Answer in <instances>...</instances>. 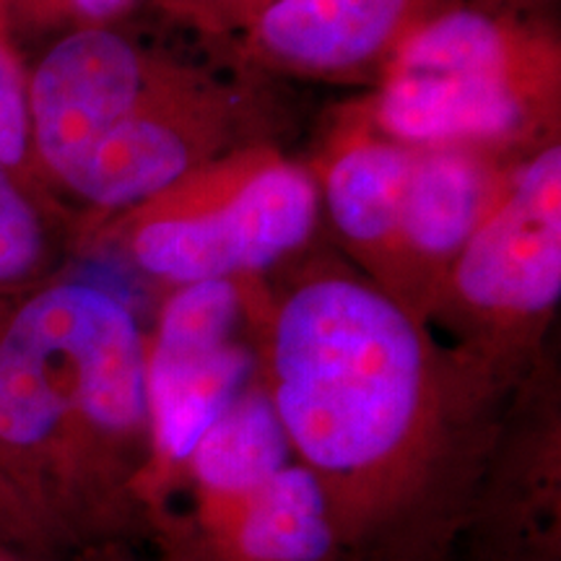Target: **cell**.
Returning a JSON list of instances; mask_svg holds the SVG:
<instances>
[{"instance_id": "obj_5", "label": "cell", "mask_w": 561, "mask_h": 561, "mask_svg": "<svg viewBox=\"0 0 561 561\" xmlns=\"http://www.w3.org/2000/svg\"><path fill=\"white\" fill-rule=\"evenodd\" d=\"M561 297V146L515 164L502 198L426 305L424 320L458 351L517 388L541 364Z\"/></svg>"}, {"instance_id": "obj_8", "label": "cell", "mask_w": 561, "mask_h": 561, "mask_svg": "<svg viewBox=\"0 0 561 561\" xmlns=\"http://www.w3.org/2000/svg\"><path fill=\"white\" fill-rule=\"evenodd\" d=\"M240 96L182 66L115 125L66 195L100 219L125 214L210 161L244 149Z\"/></svg>"}, {"instance_id": "obj_12", "label": "cell", "mask_w": 561, "mask_h": 561, "mask_svg": "<svg viewBox=\"0 0 561 561\" xmlns=\"http://www.w3.org/2000/svg\"><path fill=\"white\" fill-rule=\"evenodd\" d=\"M458 0H278L244 26L263 66L318 79L382 73L419 26Z\"/></svg>"}, {"instance_id": "obj_2", "label": "cell", "mask_w": 561, "mask_h": 561, "mask_svg": "<svg viewBox=\"0 0 561 561\" xmlns=\"http://www.w3.org/2000/svg\"><path fill=\"white\" fill-rule=\"evenodd\" d=\"M0 473L58 559L149 543L146 331L110 289L53 280L0 310Z\"/></svg>"}, {"instance_id": "obj_3", "label": "cell", "mask_w": 561, "mask_h": 561, "mask_svg": "<svg viewBox=\"0 0 561 561\" xmlns=\"http://www.w3.org/2000/svg\"><path fill=\"white\" fill-rule=\"evenodd\" d=\"M559 45L510 0H458L392 53L371 102L377 136L502 153L557 121Z\"/></svg>"}, {"instance_id": "obj_4", "label": "cell", "mask_w": 561, "mask_h": 561, "mask_svg": "<svg viewBox=\"0 0 561 561\" xmlns=\"http://www.w3.org/2000/svg\"><path fill=\"white\" fill-rule=\"evenodd\" d=\"M310 170L263 144L244 146L91 229L172 286L255 278L310 242L320 221Z\"/></svg>"}, {"instance_id": "obj_13", "label": "cell", "mask_w": 561, "mask_h": 561, "mask_svg": "<svg viewBox=\"0 0 561 561\" xmlns=\"http://www.w3.org/2000/svg\"><path fill=\"white\" fill-rule=\"evenodd\" d=\"M416 146L359 133L343 140L318 182L333 229L351 255L385 284L396 244L398 208L409 180Z\"/></svg>"}, {"instance_id": "obj_18", "label": "cell", "mask_w": 561, "mask_h": 561, "mask_svg": "<svg viewBox=\"0 0 561 561\" xmlns=\"http://www.w3.org/2000/svg\"><path fill=\"white\" fill-rule=\"evenodd\" d=\"M0 551L19 553L32 561H55L50 546H47L37 525L32 523V517L26 515V510L21 507L19 496L13 494L9 481L0 473Z\"/></svg>"}, {"instance_id": "obj_1", "label": "cell", "mask_w": 561, "mask_h": 561, "mask_svg": "<svg viewBox=\"0 0 561 561\" xmlns=\"http://www.w3.org/2000/svg\"><path fill=\"white\" fill-rule=\"evenodd\" d=\"M261 380L318 483L339 561H455L515 396L375 280L305 273L268 297Z\"/></svg>"}, {"instance_id": "obj_7", "label": "cell", "mask_w": 561, "mask_h": 561, "mask_svg": "<svg viewBox=\"0 0 561 561\" xmlns=\"http://www.w3.org/2000/svg\"><path fill=\"white\" fill-rule=\"evenodd\" d=\"M180 68L115 26L55 39L26 76L32 157L47 191L66 193L102 138Z\"/></svg>"}, {"instance_id": "obj_6", "label": "cell", "mask_w": 561, "mask_h": 561, "mask_svg": "<svg viewBox=\"0 0 561 561\" xmlns=\"http://www.w3.org/2000/svg\"><path fill=\"white\" fill-rule=\"evenodd\" d=\"M268 297L255 278L174 286L153 333H146L157 515L180 491L182 468L203 432L261 375V328Z\"/></svg>"}, {"instance_id": "obj_16", "label": "cell", "mask_w": 561, "mask_h": 561, "mask_svg": "<svg viewBox=\"0 0 561 561\" xmlns=\"http://www.w3.org/2000/svg\"><path fill=\"white\" fill-rule=\"evenodd\" d=\"M26 70L21 60L16 34L11 32L9 19L0 9V161L16 178L42 195H55L39 178L32 157L30 112H26Z\"/></svg>"}, {"instance_id": "obj_10", "label": "cell", "mask_w": 561, "mask_h": 561, "mask_svg": "<svg viewBox=\"0 0 561 561\" xmlns=\"http://www.w3.org/2000/svg\"><path fill=\"white\" fill-rule=\"evenodd\" d=\"M149 543L157 561H339L318 483L297 460L244 494L167 507Z\"/></svg>"}, {"instance_id": "obj_17", "label": "cell", "mask_w": 561, "mask_h": 561, "mask_svg": "<svg viewBox=\"0 0 561 561\" xmlns=\"http://www.w3.org/2000/svg\"><path fill=\"white\" fill-rule=\"evenodd\" d=\"M136 0H0L11 32L16 34H70L96 26H115Z\"/></svg>"}, {"instance_id": "obj_14", "label": "cell", "mask_w": 561, "mask_h": 561, "mask_svg": "<svg viewBox=\"0 0 561 561\" xmlns=\"http://www.w3.org/2000/svg\"><path fill=\"white\" fill-rule=\"evenodd\" d=\"M291 460L284 426L257 375V380L203 432L182 468L180 491L187 489L193 500L244 494Z\"/></svg>"}, {"instance_id": "obj_19", "label": "cell", "mask_w": 561, "mask_h": 561, "mask_svg": "<svg viewBox=\"0 0 561 561\" xmlns=\"http://www.w3.org/2000/svg\"><path fill=\"white\" fill-rule=\"evenodd\" d=\"M278 0H167L172 11L191 16L195 24L227 26V30H244L263 11L276 5Z\"/></svg>"}, {"instance_id": "obj_9", "label": "cell", "mask_w": 561, "mask_h": 561, "mask_svg": "<svg viewBox=\"0 0 561 561\" xmlns=\"http://www.w3.org/2000/svg\"><path fill=\"white\" fill-rule=\"evenodd\" d=\"M530 371L510 398L455 561H561L559 411Z\"/></svg>"}, {"instance_id": "obj_20", "label": "cell", "mask_w": 561, "mask_h": 561, "mask_svg": "<svg viewBox=\"0 0 561 561\" xmlns=\"http://www.w3.org/2000/svg\"><path fill=\"white\" fill-rule=\"evenodd\" d=\"M81 561H133L130 549H110L100 553H89V557H79Z\"/></svg>"}, {"instance_id": "obj_15", "label": "cell", "mask_w": 561, "mask_h": 561, "mask_svg": "<svg viewBox=\"0 0 561 561\" xmlns=\"http://www.w3.org/2000/svg\"><path fill=\"white\" fill-rule=\"evenodd\" d=\"M62 208L0 161V310L53 284L62 248Z\"/></svg>"}, {"instance_id": "obj_11", "label": "cell", "mask_w": 561, "mask_h": 561, "mask_svg": "<svg viewBox=\"0 0 561 561\" xmlns=\"http://www.w3.org/2000/svg\"><path fill=\"white\" fill-rule=\"evenodd\" d=\"M502 153L416 149L398 208L390 271L380 289L424 318L434 291L502 198L512 170Z\"/></svg>"}]
</instances>
